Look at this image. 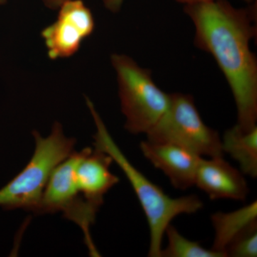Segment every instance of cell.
<instances>
[{"mask_svg": "<svg viewBox=\"0 0 257 257\" xmlns=\"http://www.w3.org/2000/svg\"><path fill=\"white\" fill-rule=\"evenodd\" d=\"M194 28V45L210 54L234 96L237 124L256 126L257 60L250 48L256 34V7L236 8L226 0L184 5Z\"/></svg>", "mask_w": 257, "mask_h": 257, "instance_id": "1", "label": "cell"}, {"mask_svg": "<svg viewBox=\"0 0 257 257\" xmlns=\"http://www.w3.org/2000/svg\"><path fill=\"white\" fill-rule=\"evenodd\" d=\"M86 102L96 126L94 147L108 154L121 171L138 197L148 221L150 242L148 256L161 257L165 230L175 217L201 210L204 204L197 195L172 198L154 184L128 160L111 138L105 124L90 99Z\"/></svg>", "mask_w": 257, "mask_h": 257, "instance_id": "2", "label": "cell"}, {"mask_svg": "<svg viewBox=\"0 0 257 257\" xmlns=\"http://www.w3.org/2000/svg\"><path fill=\"white\" fill-rule=\"evenodd\" d=\"M35 150L26 167L0 189V207L5 210L23 209L37 214L52 171L74 152L76 140L64 135L55 122L47 138L34 131Z\"/></svg>", "mask_w": 257, "mask_h": 257, "instance_id": "3", "label": "cell"}, {"mask_svg": "<svg viewBox=\"0 0 257 257\" xmlns=\"http://www.w3.org/2000/svg\"><path fill=\"white\" fill-rule=\"evenodd\" d=\"M111 62L126 118L124 128L133 135L147 134L168 108L170 94L155 84L150 69L140 67L130 56L112 54Z\"/></svg>", "mask_w": 257, "mask_h": 257, "instance_id": "4", "label": "cell"}, {"mask_svg": "<svg viewBox=\"0 0 257 257\" xmlns=\"http://www.w3.org/2000/svg\"><path fill=\"white\" fill-rule=\"evenodd\" d=\"M154 143L173 144L199 156H224L221 139L203 121L192 95L170 94L168 108L146 134Z\"/></svg>", "mask_w": 257, "mask_h": 257, "instance_id": "5", "label": "cell"}, {"mask_svg": "<svg viewBox=\"0 0 257 257\" xmlns=\"http://www.w3.org/2000/svg\"><path fill=\"white\" fill-rule=\"evenodd\" d=\"M83 150L73 152L60 162L50 176L37 214L63 213L64 217L79 226H85L92 219L94 209L79 194L76 170Z\"/></svg>", "mask_w": 257, "mask_h": 257, "instance_id": "6", "label": "cell"}, {"mask_svg": "<svg viewBox=\"0 0 257 257\" xmlns=\"http://www.w3.org/2000/svg\"><path fill=\"white\" fill-rule=\"evenodd\" d=\"M57 20L42 31L49 58H68L95 28L92 11L82 0H68L58 8Z\"/></svg>", "mask_w": 257, "mask_h": 257, "instance_id": "7", "label": "cell"}, {"mask_svg": "<svg viewBox=\"0 0 257 257\" xmlns=\"http://www.w3.org/2000/svg\"><path fill=\"white\" fill-rule=\"evenodd\" d=\"M140 147L145 158L168 177L175 188L186 190L194 186L202 157L178 145L147 140L142 142Z\"/></svg>", "mask_w": 257, "mask_h": 257, "instance_id": "8", "label": "cell"}, {"mask_svg": "<svg viewBox=\"0 0 257 257\" xmlns=\"http://www.w3.org/2000/svg\"><path fill=\"white\" fill-rule=\"evenodd\" d=\"M211 200L220 199L244 201L249 193L247 182L223 157L201 158L196 174L195 184Z\"/></svg>", "mask_w": 257, "mask_h": 257, "instance_id": "9", "label": "cell"}, {"mask_svg": "<svg viewBox=\"0 0 257 257\" xmlns=\"http://www.w3.org/2000/svg\"><path fill=\"white\" fill-rule=\"evenodd\" d=\"M82 156L76 170L79 194L93 205L100 208L104 195L116 184L119 177L110 171L113 160L99 149H83Z\"/></svg>", "mask_w": 257, "mask_h": 257, "instance_id": "10", "label": "cell"}, {"mask_svg": "<svg viewBox=\"0 0 257 257\" xmlns=\"http://www.w3.org/2000/svg\"><path fill=\"white\" fill-rule=\"evenodd\" d=\"M214 239L211 249L226 257V249L230 243L243 231L257 223L256 201L231 212L211 214Z\"/></svg>", "mask_w": 257, "mask_h": 257, "instance_id": "11", "label": "cell"}, {"mask_svg": "<svg viewBox=\"0 0 257 257\" xmlns=\"http://www.w3.org/2000/svg\"><path fill=\"white\" fill-rule=\"evenodd\" d=\"M224 153L239 163L240 171L252 178L257 177V126L243 131L237 124L225 132L221 140Z\"/></svg>", "mask_w": 257, "mask_h": 257, "instance_id": "12", "label": "cell"}, {"mask_svg": "<svg viewBox=\"0 0 257 257\" xmlns=\"http://www.w3.org/2000/svg\"><path fill=\"white\" fill-rule=\"evenodd\" d=\"M167 246L162 250L161 257H224L214 250L207 249L197 241L182 236L172 224L165 230Z\"/></svg>", "mask_w": 257, "mask_h": 257, "instance_id": "13", "label": "cell"}, {"mask_svg": "<svg viewBox=\"0 0 257 257\" xmlns=\"http://www.w3.org/2000/svg\"><path fill=\"white\" fill-rule=\"evenodd\" d=\"M226 256H257V223L235 238L226 249Z\"/></svg>", "mask_w": 257, "mask_h": 257, "instance_id": "14", "label": "cell"}, {"mask_svg": "<svg viewBox=\"0 0 257 257\" xmlns=\"http://www.w3.org/2000/svg\"><path fill=\"white\" fill-rule=\"evenodd\" d=\"M124 0H102L106 9L113 13H116L121 10Z\"/></svg>", "mask_w": 257, "mask_h": 257, "instance_id": "15", "label": "cell"}, {"mask_svg": "<svg viewBox=\"0 0 257 257\" xmlns=\"http://www.w3.org/2000/svg\"><path fill=\"white\" fill-rule=\"evenodd\" d=\"M175 1L184 5H189L209 3V2L214 1V0H175ZM242 1L245 2V3H248V4L254 3V0H242Z\"/></svg>", "mask_w": 257, "mask_h": 257, "instance_id": "16", "label": "cell"}, {"mask_svg": "<svg viewBox=\"0 0 257 257\" xmlns=\"http://www.w3.org/2000/svg\"><path fill=\"white\" fill-rule=\"evenodd\" d=\"M44 5L51 10H58L61 5L68 0H42Z\"/></svg>", "mask_w": 257, "mask_h": 257, "instance_id": "17", "label": "cell"}, {"mask_svg": "<svg viewBox=\"0 0 257 257\" xmlns=\"http://www.w3.org/2000/svg\"><path fill=\"white\" fill-rule=\"evenodd\" d=\"M7 1H8V0H0V5L5 4V3H7Z\"/></svg>", "mask_w": 257, "mask_h": 257, "instance_id": "18", "label": "cell"}]
</instances>
